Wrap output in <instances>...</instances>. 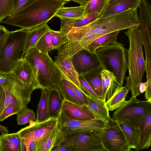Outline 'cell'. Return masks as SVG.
<instances>
[{
	"instance_id": "obj_25",
	"label": "cell",
	"mask_w": 151,
	"mask_h": 151,
	"mask_svg": "<svg viewBox=\"0 0 151 151\" xmlns=\"http://www.w3.org/2000/svg\"><path fill=\"white\" fill-rule=\"evenodd\" d=\"M102 70L101 68L100 67L81 75L87 81L95 93L103 100L102 97V80L101 75Z\"/></svg>"
},
{
	"instance_id": "obj_43",
	"label": "cell",
	"mask_w": 151,
	"mask_h": 151,
	"mask_svg": "<svg viewBox=\"0 0 151 151\" xmlns=\"http://www.w3.org/2000/svg\"><path fill=\"white\" fill-rule=\"evenodd\" d=\"M69 82L77 98L84 104L87 105V99L86 94L83 92L73 84Z\"/></svg>"
},
{
	"instance_id": "obj_9",
	"label": "cell",
	"mask_w": 151,
	"mask_h": 151,
	"mask_svg": "<svg viewBox=\"0 0 151 151\" xmlns=\"http://www.w3.org/2000/svg\"><path fill=\"white\" fill-rule=\"evenodd\" d=\"M103 146L106 151H129L128 145L117 122L110 117L101 132Z\"/></svg>"
},
{
	"instance_id": "obj_27",
	"label": "cell",
	"mask_w": 151,
	"mask_h": 151,
	"mask_svg": "<svg viewBox=\"0 0 151 151\" xmlns=\"http://www.w3.org/2000/svg\"><path fill=\"white\" fill-rule=\"evenodd\" d=\"M50 29L46 24L28 30L25 43V53L35 47L39 40Z\"/></svg>"
},
{
	"instance_id": "obj_4",
	"label": "cell",
	"mask_w": 151,
	"mask_h": 151,
	"mask_svg": "<svg viewBox=\"0 0 151 151\" xmlns=\"http://www.w3.org/2000/svg\"><path fill=\"white\" fill-rule=\"evenodd\" d=\"M23 58L30 66L40 89L58 88L64 77L48 54L34 47L25 53Z\"/></svg>"
},
{
	"instance_id": "obj_39",
	"label": "cell",
	"mask_w": 151,
	"mask_h": 151,
	"mask_svg": "<svg viewBox=\"0 0 151 151\" xmlns=\"http://www.w3.org/2000/svg\"><path fill=\"white\" fill-rule=\"evenodd\" d=\"M21 151H38V142L30 139L22 138Z\"/></svg>"
},
{
	"instance_id": "obj_30",
	"label": "cell",
	"mask_w": 151,
	"mask_h": 151,
	"mask_svg": "<svg viewBox=\"0 0 151 151\" xmlns=\"http://www.w3.org/2000/svg\"><path fill=\"white\" fill-rule=\"evenodd\" d=\"M85 7L80 6L60 8L54 15L60 18L78 19L83 17Z\"/></svg>"
},
{
	"instance_id": "obj_34",
	"label": "cell",
	"mask_w": 151,
	"mask_h": 151,
	"mask_svg": "<svg viewBox=\"0 0 151 151\" xmlns=\"http://www.w3.org/2000/svg\"><path fill=\"white\" fill-rule=\"evenodd\" d=\"M17 114V123L18 125L26 124L35 119V113L27 106H23Z\"/></svg>"
},
{
	"instance_id": "obj_14",
	"label": "cell",
	"mask_w": 151,
	"mask_h": 151,
	"mask_svg": "<svg viewBox=\"0 0 151 151\" xmlns=\"http://www.w3.org/2000/svg\"><path fill=\"white\" fill-rule=\"evenodd\" d=\"M61 112L73 119L85 121L96 119L87 105H81L64 100Z\"/></svg>"
},
{
	"instance_id": "obj_36",
	"label": "cell",
	"mask_w": 151,
	"mask_h": 151,
	"mask_svg": "<svg viewBox=\"0 0 151 151\" xmlns=\"http://www.w3.org/2000/svg\"><path fill=\"white\" fill-rule=\"evenodd\" d=\"M60 19L61 25L59 32L62 37V44L67 34L73 27L77 19L61 18Z\"/></svg>"
},
{
	"instance_id": "obj_47",
	"label": "cell",
	"mask_w": 151,
	"mask_h": 151,
	"mask_svg": "<svg viewBox=\"0 0 151 151\" xmlns=\"http://www.w3.org/2000/svg\"><path fill=\"white\" fill-rule=\"evenodd\" d=\"M101 77L102 88V97L103 99V100L105 102V97L106 92V88L105 84V76L104 72L102 70H101Z\"/></svg>"
},
{
	"instance_id": "obj_23",
	"label": "cell",
	"mask_w": 151,
	"mask_h": 151,
	"mask_svg": "<svg viewBox=\"0 0 151 151\" xmlns=\"http://www.w3.org/2000/svg\"><path fill=\"white\" fill-rule=\"evenodd\" d=\"M129 91L126 85L124 86L118 85L112 95L105 103L108 110L114 111L122 105L126 101V97Z\"/></svg>"
},
{
	"instance_id": "obj_33",
	"label": "cell",
	"mask_w": 151,
	"mask_h": 151,
	"mask_svg": "<svg viewBox=\"0 0 151 151\" xmlns=\"http://www.w3.org/2000/svg\"><path fill=\"white\" fill-rule=\"evenodd\" d=\"M108 0H91L85 7L83 17L88 14L95 13H98L101 16Z\"/></svg>"
},
{
	"instance_id": "obj_8",
	"label": "cell",
	"mask_w": 151,
	"mask_h": 151,
	"mask_svg": "<svg viewBox=\"0 0 151 151\" xmlns=\"http://www.w3.org/2000/svg\"><path fill=\"white\" fill-rule=\"evenodd\" d=\"M101 131L92 130L63 135L61 145L68 147L71 151H104Z\"/></svg>"
},
{
	"instance_id": "obj_18",
	"label": "cell",
	"mask_w": 151,
	"mask_h": 151,
	"mask_svg": "<svg viewBox=\"0 0 151 151\" xmlns=\"http://www.w3.org/2000/svg\"><path fill=\"white\" fill-rule=\"evenodd\" d=\"M63 135L58 125L38 142V151H51L55 146L61 145Z\"/></svg>"
},
{
	"instance_id": "obj_48",
	"label": "cell",
	"mask_w": 151,
	"mask_h": 151,
	"mask_svg": "<svg viewBox=\"0 0 151 151\" xmlns=\"http://www.w3.org/2000/svg\"><path fill=\"white\" fill-rule=\"evenodd\" d=\"M51 151H71L68 147L62 145H60L54 147Z\"/></svg>"
},
{
	"instance_id": "obj_51",
	"label": "cell",
	"mask_w": 151,
	"mask_h": 151,
	"mask_svg": "<svg viewBox=\"0 0 151 151\" xmlns=\"http://www.w3.org/2000/svg\"><path fill=\"white\" fill-rule=\"evenodd\" d=\"M0 132L3 134H5L8 133V130L6 127L0 125Z\"/></svg>"
},
{
	"instance_id": "obj_15",
	"label": "cell",
	"mask_w": 151,
	"mask_h": 151,
	"mask_svg": "<svg viewBox=\"0 0 151 151\" xmlns=\"http://www.w3.org/2000/svg\"><path fill=\"white\" fill-rule=\"evenodd\" d=\"M54 61L64 77L86 93L80 82L79 74L73 64L71 58L66 57L60 55H58L55 57Z\"/></svg>"
},
{
	"instance_id": "obj_49",
	"label": "cell",
	"mask_w": 151,
	"mask_h": 151,
	"mask_svg": "<svg viewBox=\"0 0 151 151\" xmlns=\"http://www.w3.org/2000/svg\"><path fill=\"white\" fill-rule=\"evenodd\" d=\"M147 82L144 83L141 82L139 86V91L140 94L144 93L146 90L147 87Z\"/></svg>"
},
{
	"instance_id": "obj_26",
	"label": "cell",
	"mask_w": 151,
	"mask_h": 151,
	"mask_svg": "<svg viewBox=\"0 0 151 151\" xmlns=\"http://www.w3.org/2000/svg\"><path fill=\"white\" fill-rule=\"evenodd\" d=\"M120 31L112 32L97 38L89 45L88 51L91 53L96 54V50L100 47L117 43V38Z\"/></svg>"
},
{
	"instance_id": "obj_46",
	"label": "cell",
	"mask_w": 151,
	"mask_h": 151,
	"mask_svg": "<svg viewBox=\"0 0 151 151\" xmlns=\"http://www.w3.org/2000/svg\"><path fill=\"white\" fill-rule=\"evenodd\" d=\"M5 98V90L0 85V116L4 109Z\"/></svg>"
},
{
	"instance_id": "obj_45",
	"label": "cell",
	"mask_w": 151,
	"mask_h": 151,
	"mask_svg": "<svg viewBox=\"0 0 151 151\" xmlns=\"http://www.w3.org/2000/svg\"><path fill=\"white\" fill-rule=\"evenodd\" d=\"M8 31L4 26L0 25V53Z\"/></svg>"
},
{
	"instance_id": "obj_21",
	"label": "cell",
	"mask_w": 151,
	"mask_h": 151,
	"mask_svg": "<svg viewBox=\"0 0 151 151\" xmlns=\"http://www.w3.org/2000/svg\"><path fill=\"white\" fill-rule=\"evenodd\" d=\"M22 138L17 132L0 135V151H21Z\"/></svg>"
},
{
	"instance_id": "obj_31",
	"label": "cell",
	"mask_w": 151,
	"mask_h": 151,
	"mask_svg": "<svg viewBox=\"0 0 151 151\" xmlns=\"http://www.w3.org/2000/svg\"><path fill=\"white\" fill-rule=\"evenodd\" d=\"M105 78L106 92L105 102L107 101L113 94L114 91L119 85L116 78L113 73L106 70L102 69Z\"/></svg>"
},
{
	"instance_id": "obj_38",
	"label": "cell",
	"mask_w": 151,
	"mask_h": 151,
	"mask_svg": "<svg viewBox=\"0 0 151 151\" xmlns=\"http://www.w3.org/2000/svg\"><path fill=\"white\" fill-rule=\"evenodd\" d=\"M100 16V15L97 13L88 14L81 18L77 19L73 27H78L87 25L99 18Z\"/></svg>"
},
{
	"instance_id": "obj_16",
	"label": "cell",
	"mask_w": 151,
	"mask_h": 151,
	"mask_svg": "<svg viewBox=\"0 0 151 151\" xmlns=\"http://www.w3.org/2000/svg\"><path fill=\"white\" fill-rule=\"evenodd\" d=\"M141 0H108L100 18L107 17L137 8Z\"/></svg>"
},
{
	"instance_id": "obj_42",
	"label": "cell",
	"mask_w": 151,
	"mask_h": 151,
	"mask_svg": "<svg viewBox=\"0 0 151 151\" xmlns=\"http://www.w3.org/2000/svg\"><path fill=\"white\" fill-rule=\"evenodd\" d=\"M52 40L55 49L58 50L62 43V37L59 31L50 29Z\"/></svg>"
},
{
	"instance_id": "obj_52",
	"label": "cell",
	"mask_w": 151,
	"mask_h": 151,
	"mask_svg": "<svg viewBox=\"0 0 151 151\" xmlns=\"http://www.w3.org/2000/svg\"><path fill=\"white\" fill-rule=\"evenodd\" d=\"M62 0V1H65L66 2H67V1H71V0Z\"/></svg>"
},
{
	"instance_id": "obj_2",
	"label": "cell",
	"mask_w": 151,
	"mask_h": 151,
	"mask_svg": "<svg viewBox=\"0 0 151 151\" xmlns=\"http://www.w3.org/2000/svg\"><path fill=\"white\" fill-rule=\"evenodd\" d=\"M66 3L61 0H36L1 23L29 30L47 24Z\"/></svg>"
},
{
	"instance_id": "obj_20",
	"label": "cell",
	"mask_w": 151,
	"mask_h": 151,
	"mask_svg": "<svg viewBox=\"0 0 151 151\" xmlns=\"http://www.w3.org/2000/svg\"><path fill=\"white\" fill-rule=\"evenodd\" d=\"M48 91L47 102L50 117L58 118L61 112L63 99L58 88Z\"/></svg>"
},
{
	"instance_id": "obj_13",
	"label": "cell",
	"mask_w": 151,
	"mask_h": 151,
	"mask_svg": "<svg viewBox=\"0 0 151 151\" xmlns=\"http://www.w3.org/2000/svg\"><path fill=\"white\" fill-rule=\"evenodd\" d=\"M73 66L79 74L84 73L101 67L96 54L86 50H81L71 57Z\"/></svg>"
},
{
	"instance_id": "obj_12",
	"label": "cell",
	"mask_w": 151,
	"mask_h": 151,
	"mask_svg": "<svg viewBox=\"0 0 151 151\" xmlns=\"http://www.w3.org/2000/svg\"><path fill=\"white\" fill-rule=\"evenodd\" d=\"M10 73L27 89L33 91L40 89L30 66L23 58Z\"/></svg>"
},
{
	"instance_id": "obj_7",
	"label": "cell",
	"mask_w": 151,
	"mask_h": 151,
	"mask_svg": "<svg viewBox=\"0 0 151 151\" xmlns=\"http://www.w3.org/2000/svg\"><path fill=\"white\" fill-rule=\"evenodd\" d=\"M151 113V101H143L132 96L130 99L116 109L113 119L128 122L139 128L147 116Z\"/></svg>"
},
{
	"instance_id": "obj_40",
	"label": "cell",
	"mask_w": 151,
	"mask_h": 151,
	"mask_svg": "<svg viewBox=\"0 0 151 151\" xmlns=\"http://www.w3.org/2000/svg\"><path fill=\"white\" fill-rule=\"evenodd\" d=\"M79 79L86 94L102 99L95 93L88 83L81 74H79Z\"/></svg>"
},
{
	"instance_id": "obj_5",
	"label": "cell",
	"mask_w": 151,
	"mask_h": 151,
	"mask_svg": "<svg viewBox=\"0 0 151 151\" xmlns=\"http://www.w3.org/2000/svg\"><path fill=\"white\" fill-rule=\"evenodd\" d=\"M28 31L22 28L8 31L0 53V73H11L23 58Z\"/></svg>"
},
{
	"instance_id": "obj_37",
	"label": "cell",
	"mask_w": 151,
	"mask_h": 151,
	"mask_svg": "<svg viewBox=\"0 0 151 151\" xmlns=\"http://www.w3.org/2000/svg\"><path fill=\"white\" fill-rule=\"evenodd\" d=\"M24 106L19 104H12L5 109L0 116V121H2L8 117L17 114Z\"/></svg>"
},
{
	"instance_id": "obj_22",
	"label": "cell",
	"mask_w": 151,
	"mask_h": 151,
	"mask_svg": "<svg viewBox=\"0 0 151 151\" xmlns=\"http://www.w3.org/2000/svg\"><path fill=\"white\" fill-rule=\"evenodd\" d=\"M138 20L142 33L151 31V6L147 0H141Z\"/></svg>"
},
{
	"instance_id": "obj_6",
	"label": "cell",
	"mask_w": 151,
	"mask_h": 151,
	"mask_svg": "<svg viewBox=\"0 0 151 151\" xmlns=\"http://www.w3.org/2000/svg\"><path fill=\"white\" fill-rule=\"evenodd\" d=\"M126 50L118 42L100 47L95 52L102 69L113 73L120 86L123 85L127 70Z\"/></svg>"
},
{
	"instance_id": "obj_32",
	"label": "cell",
	"mask_w": 151,
	"mask_h": 151,
	"mask_svg": "<svg viewBox=\"0 0 151 151\" xmlns=\"http://www.w3.org/2000/svg\"><path fill=\"white\" fill-rule=\"evenodd\" d=\"M50 29L45 33L36 43L35 47L40 51L47 54L55 49L50 32Z\"/></svg>"
},
{
	"instance_id": "obj_29",
	"label": "cell",
	"mask_w": 151,
	"mask_h": 151,
	"mask_svg": "<svg viewBox=\"0 0 151 151\" xmlns=\"http://www.w3.org/2000/svg\"><path fill=\"white\" fill-rule=\"evenodd\" d=\"M58 89L64 100L81 105H85L76 97L69 81L63 77Z\"/></svg>"
},
{
	"instance_id": "obj_50",
	"label": "cell",
	"mask_w": 151,
	"mask_h": 151,
	"mask_svg": "<svg viewBox=\"0 0 151 151\" xmlns=\"http://www.w3.org/2000/svg\"><path fill=\"white\" fill-rule=\"evenodd\" d=\"M91 0H71L79 4L80 6L86 7Z\"/></svg>"
},
{
	"instance_id": "obj_24",
	"label": "cell",
	"mask_w": 151,
	"mask_h": 151,
	"mask_svg": "<svg viewBox=\"0 0 151 151\" xmlns=\"http://www.w3.org/2000/svg\"><path fill=\"white\" fill-rule=\"evenodd\" d=\"M131 149H135L138 143L139 130L128 122L116 121Z\"/></svg>"
},
{
	"instance_id": "obj_11",
	"label": "cell",
	"mask_w": 151,
	"mask_h": 151,
	"mask_svg": "<svg viewBox=\"0 0 151 151\" xmlns=\"http://www.w3.org/2000/svg\"><path fill=\"white\" fill-rule=\"evenodd\" d=\"M58 121V118L51 117L38 123L32 121L29 122V125L17 132L21 138L35 140L39 142L56 126Z\"/></svg>"
},
{
	"instance_id": "obj_10",
	"label": "cell",
	"mask_w": 151,
	"mask_h": 151,
	"mask_svg": "<svg viewBox=\"0 0 151 151\" xmlns=\"http://www.w3.org/2000/svg\"><path fill=\"white\" fill-rule=\"evenodd\" d=\"M58 126L64 135L89 131H101L106 122L95 119L81 121L72 119L61 112L58 118Z\"/></svg>"
},
{
	"instance_id": "obj_1",
	"label": "cell",
	"mask_w": 151,
	"mask_h": 151,
	"mask_svg": "<svg viewBox=\"0 0 151 151\" xmlns=\"http://www.w3.org/2000/svg\"><path fill=\"white\" fill-rule=\"evenodd\" d=\"M137 8L97 19L83 26L73 27L66 35L63 44L71 56L88 51L90 44L102 36L117 31L139 27Z\"/></svg>"
},
{
	"instance_id": "obj_44",
	"label": "cell",
	"mask_w": 151,
	"mask_h": 151,
	"mask_svg": "<svg viewBox=\"0 0 151 151\" xmlns=\"http://www.w3.org/2000/svg\"><path fill=\"white\" fill-rule=\"evenodd\" d=\"M5 91L6 98L3 110L12 104H19L22 105L13 95L7 91L5 90Z\"/></svg>"
},
{
	"instance_id": "obj_41",
	"label": "cell",
	"mask_w": 151,
	"mask_h": 151,
	"mask_svg": "<svg viewBox=\"0 0 151 151\" xmlns=\"http://www.w3.org/2000/svg\"><path fill=\"white\" fill-rule=\"evenodd\" d=\"M36 0H14L13 10L10 16L15 14Z\"/></svg>"
},
{
	"instance_id": "obj_28",
	"label": "cell",
	"mask_w": 151,
	"mask_h": 151,
	"mask_svg": "<svg viewBox=\"0 0 151 151\" xmlns=\"http://www.w3.org/2000/svg\"><path fill=\"white\" fill-rule=\"evenodd\" d=\"M40 89L41 96L37 105L35 121L37 123L44 121L50 117L47 102L48 91L43 88Z\"/></svg>"
},
{
	"instance_id": "obj_3",
	"label": "cell",
	"mask_w": 151,
	"mask_h": 151,
	"mask_svg": "<svg viewBox=\"0 0 151 151\" xmlns=\"http://www.w3.org/2000/svg\"><path fill=\"white\" fill-rule=\"evenodd\" d=\"M124 34L129 41V49L126 50L129 75L125 78L126 85L131 91L132 96L136 97L141 94L139 86L146 69L142 50L143 37L139 27L129 29Z\"/></svg>"
},
{
	"instance_id": "obj_19",
	"label": "cell",
	"mask_w": 151,
	"mask_h": 151,
	"mask_svg": "<svg viewBox=\"0 0 151 151\" xmlns=\"http://www.w3.org/2000/svg\"><path fill=\"white\" fill-rule=\"evenodd\" d=\"M87 106L93 113L96 119L107 122L110 117L109 111L103 100L86 94Z\"/></svg>"
},
{
	"instance_id": "obj_17",
	"label": "cell",
	"mask_w": 151,
	"mask_h": 151,
	"mask_svg": "<svg viewBox=\"0 0 151 151\" xmlns=\"http://www.w3.org/2000/svg\"><path fill=\"white\" fill-rule=\"evenodd\" d=\"M139 128L138 143L135 150L147 149L151 145V113L147 116Z\"/></svg>"
},
{
	"instance_id": "obj_35",
	"label": "cell",
	"mask_w": 151,
	"mask_h": 151,
	"mask_svg": "<svg viewBox=\"0 0 151 151\" xmlns=\"http://www.w3.org/2000/svg\"><path fill=\"white\" fill-rule=\"evenodd\" d=\"M14 0H0V23L10 16L14 9Z\"/></svg>"
}]
</instances>
